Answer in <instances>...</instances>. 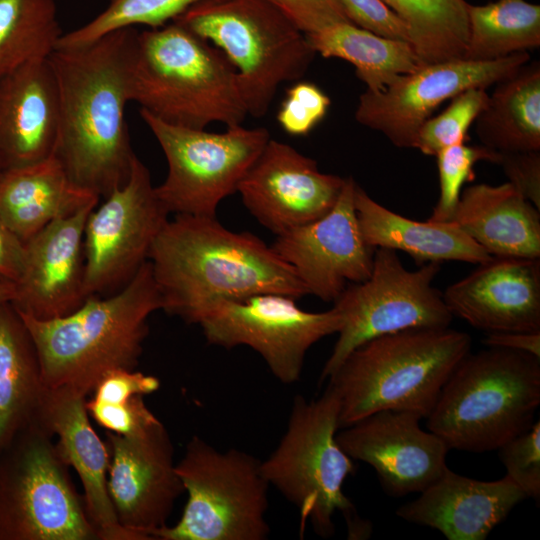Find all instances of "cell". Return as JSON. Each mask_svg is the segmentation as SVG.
<instances>
[{
  "instance_id": "obj_9",
  "label": "cell",
  "mask_w": 540,
  "mask_h": 540,
  "mask_svg": "<svg viewBox=\"0 0 540 540\" xmlns=\"http://www.w3.org/2000/svg\"><path fill=\"white\" fill-rule=\"evenodd\" d=\"M176 472L187 492L183 514L156 540H264L268 487L261 461L238 449L221 452L193 436Z\"/></svg>"
},
{
  "instance_id": "obj_28",
  "label": "cell",
  "mask_w": 540,
  "mask_h": 540,
  "mask_svg": "<svg viewBox=\"0 0 540 540\" xmlns=\"http://www.w3.org/2000/svg\"><path fill=\"white\" fill-rule=\"evenodd\" d=\"M47 388L22 316L11 302L0 303V453L21 432L41 425Z\"/></svg>"
},
{
  "instance_id": "obj_15",
  "label": "cell",
  "mask_w": 540,
  "mask_h": 540,
  "mask_svg": "<svg viewBox=\"0 0 540 540\" xmlns=\"http://www.w3.org/2000/svg\"><path fill=\"white\" fill-rule=\"evenodd\" d=\"M530 61L528 51L491 61L452 59L398 75L377 92L359 97L355 119L398 148H413L420 126L446 100L470 88H488Z\"/></svg>"
},
{
  "instance_id": "obj_14",
  "label": "cell",
  "mask_w": 540,
  "mask_h": 540,
  "mask_svg": "<svg viewBox=\"0 0 540 540\" xmlns=\"http://www.w3.org/2000/svg\"><path fill=\"white\" fill-rule=\"evenodd\" d=\"M103 199L91 210L84 227L87 297L107 296L128 284L148 261L170 214L137 156L127 181Z\"/></svg>"
},
{
  "instance_id": "obj_38",
  "label": "cell",
  "mask_w": 540,
  "mask_h": 540,
  "mask_svg": "<svg viewBox=\"0 0 540 540\" xmlns=\"http://www.w3.org/2000/svg\"><path fill=\"white\" fill-rule=\"evenodd\" d=\"M330 103V98L317 85L299 81L287 90L277 121L290 135H306L326 116Z\"/></svg>"
},
{
  "instance_id": "obj_23",
  "label": "cell",
  "mask_w": 540,
  "mask_h": 540,
  "mask_svg": "<svg viewBox=\"0 0 540 540\" xmlns=\"http://www.w3.org/2000/svg\"><path fill=\"white\" fill-rule=\"evenodd\" d=\"M59 96L48 58L28 62L0 78V167H23L54 154Z\"/></svg>"
},
{
  "instance_id": "obj_27",
  "label": "cell",
  "mask_w": 540,
  "mask_h": 540,
  "mask_svg": "<svg viewBox=\"0 0 540 540\" xmlns=\"http://www.w3.org/2000/svg\"><path fill=\"white\" fill-rule=\"evenodd\" d=\"M354 201L362 235L374 248L406 252L419 266L444 261L481 264L492 258L452 221L406 218L376 202L358 184Z\"/></svg>"
},
{
  "instance_id": "obj_46",
  "label": "cell",
  "mask_w": 540,
  "mask_h": 540,
  "mask_svg": "<svg viewBox=\"0 0 540 540\" xmlns=\"http://www.w3.org/2000/svg\"><path fill=\"white\" fill-rule=\"evenodd\" d=\"M15 284L0 283V303L12 302L15 296Z\"/></svg>"
},
{
  "instance_id": "obj_26",
  "label": "cell",
  "mask_w": 540,
  "mask_h": 540,
  "mask_svg": "<svg viewBox=\"0 0 540 540\" xmlns=\"http://www.w3.org/2000/svg\"><path fill=\"white\" fill-rule=\"evenodd\" d=\"M99 202L70 179L54 155L0 175V215L24 242L53 221Z\"/></svg>"
},
{
  "instance_id": "obj_16",
  "label": "cell",
  "mask_w": 540,
  "mask_h": 540,
  "mask_svg": "<svg viewBox=\"0 0 540 540\" xmlns=\"http://www.w3.org/2000/svg\"><path fill=\"white\" fill-rule=\"evenodd\" d=\"M105 442L108 493L116 518L136 540H151L167 525L176 500L185 492L169 433L157 418L130 435L106 431Z\"/></svg>"
},
{
  "instance_id": "obj_31",
  "label": "cell",
  "mask_w": 540,
  "mask_h": 540,
  "mask_svg": "<svg viewBox=\"0 0 540 540\" xmlns=\"http://www.w3.org/2000/svg\"><path fill=\"white\" fill-rule=\"evenodd\" d=\"M468 42L463 59L491 61L540 46V5L525 0L467 3Z\"/></svg>"
},
{
  "instance_id": "obj_25",
  "label": "cell",
  "mask_w": 540,
  "mask_h": 540,
  "mask_svg": "<svg viewBox=\"0 0 540 540\" xmlns=\"http://www.w3.org/2000/svg\"><path fill=\"white\" fill-rule=\"evenodd\" d=\"M452 222L491 256L540 258V209L508 182L465 188Z\"/></svg>"
},
{
  "instance_id": "obj_24",
  "label": "cell",
  "mask_w": 540,
  "mask_h": 540,
  "mask_svg": "<svg viewBox=\"0 0 540 540\" xmlns=\"http://www.w3.org/2000/svg\"><path fill=\"white\" fill-rule=\"evenodd\" d=\"M525 498L507 475L480 481L448 468L396 514L407 522L438 530L448 540H483Z\"/></svg>"
},
{
  "instance_id": "obj_21",
  "label": "cell",
  "mask_w": 540,
  "mask_h": 540,
  "mask_svg": "<svg viewBox=\"0 0 540 540\" xmlns=\"http://www.w3.org/2000/svg\"><path fill=\"white\" fill-rule=\"evenodd\" d=\"M443 294L452 316L495 332L540 331V258L495 257Z\"/></svg>"
},
{
  "instance_id": "obj_36",
  "label": "cell",
  "mask_w": 540,
  "mask_h": 540,
  "mask_svg": "<svg viewBox=\"0 0 540 540\" xmlns=\"http://www.w3.org/2000/svg\"><path fill=\"white\" fill-rule=\"evenodd\" d=\"M435 157L437 159L440 194L428 220L450 222L464 184L475 178V164L480 161L496 164L499 152L481 144L458 143L442 149Z\"/></svg>"
},
{
  "instance_id": "obj_42",
  "label": "cell",
  "mask_w": 540,
  "mask_h": 540,
  "mask_svg": "<svg viewBox=\"0 0 540 540\" xmlns=\"http://www.w3.org/2000/svg\"><path fill=\"white\" fill-rule=\"evenodd\" d=\"M496 164L508 183L540 209V151L499 152Z\"/></svg>"
},
{
  "instance_id": "obj_18",
  "label": "cell",
  "mask_w": 540,
  "mask_h": 540,
  "mask_svg": "<svg viewBox=\"0 0 540 540\" xmlns=\"http://www.w3.org/2000/svg\"><path fill=\"white\" fill-rule=\"evenodd\" d=\"M344 180L321 172L314 159L270 138L237 192L249 213L279 235L328 213Z\"/></svg>"
},
{
  "instance_id": "obj_22",
  "label": "cell",
  "mask_w": 540,
  "mask_h": 540,
  "mask_svg": "<svg viewBox=\"0 0 540 540\" xmlns=\"http://www.w3.org/2000/svg\"><path fill=\"white\" fill-rule=\"evenodd\" d=\"M41 425L55 436L62 457L77 472L98 539L136 540L116 518L107 485L109 452L91 425L86 395L66 386L48 387Z\"/></svg>"
},
{
  "instance_id": "obj_34",
  "label": "cell",
  "mask_w": 540,
  "mask_h": 540,
  "mask_svg": "<svg viewBox=\"0 0 540 540\" xmlns=\"http://www.w3.org/2000/svg\"><path fill=\"white\" fill-rule=\"evenodd\" d=\"M202 0H108L107 6L84 25L62 34L56 48L90 43L112 31L142 25L158 28L174 21Z\"/></svg>"
},
{
  "instance_id": "obj_2",
  "label": "cell",
  "mask_w": 540,
  "mask_h": 540,
  "mask_svg": "<svg viewBox=\"0 0 540 540\" xmlns=\"http://www.w3.org/2000/svg\"><path fill=\"white\" fill-rule=\"evenodd\" d=\"M148 261L162 310L190 324L223 300L309 295L271 246L252 233L227 229L216 216L175 215L157 236Z\"/></svg>"
},
{
  "instance_id": "obj_41",
  "label": "cell",
  "mask_w": 540,
  "mask_h": 540,
  "mask_svg": "<svg viewBox=\"0 0 540 540\" xmlns=\"http://www.w3.org/2000/svg\"><path fill=\"white\" fill-rule=\"evenodd\" d=\"M160 387L158 378L142 372L117 369L106 373L92 390L91 399L110 404H120L137 395L156 392Z\"/></svg>"
},
{
  "instance_id": "obj_1",
  "label": "cell",
  "mask_w": 540,
  "mask_h": 540,
  "mask_svg": "<svg viewBox=\"0 0 540 540\" xmlns=\"http://www.w3.org/2000/svg\"><path fill=\"white\" fill-rule=\"evenodd\" d=\"M138 30L122 28L48 57L59 96L54 156L70 179L100 199L123 185L135 154L125 107Z\"/></svg>"
},
{
  "instance_id": "obj_5",
  "label": "cell",
  "mask_w": 540,
  "mask_h": 540,
  "mask_svg": "<svg viewBox=\"0 0 540 540\" xmlns=\"http://www.w3.org/2000/svg\"><path fill=\"white\" fill-rule=\"evenodd\" d=\"M130 101L168 124L188 128L241 125L248 116L225 55L175 21L138 31Z\"/></svg>"
},
{
  "instance_id": "obj_20",
  "label": "cell",
  "mask_w": 540,
  "mask_h": 540,
  "mask_svg": "<svg viewBox=\"0 0 540 540\" xmlns=\"http://www.w3.org/2000/svg\"><path fill=\"white\" fill-rule=\"evenodd\" d=\"M97 205L53 221L24 242L23 270L11 302L18 312L49 320L86 301L84 227Z\"/></svg>"
},
{
  "instance_id": "obj_6",
  "label": "cell",
  "mask_w": 540,
  "mask_h": 540,
  "mask_svg": "<svg viewBox=\"0 0 540 540\" xmlns=\"http://www.w3.org/2000/svg\"><path fill=\"white\" fill-rule=\"evenodd\" d=\"M540 404V358L488 347L469 352L445 382L427 428L449 449L498 450L527 431Z\"/></svg>"
},
{
  "instance_id": "obj_10",
  "label": "cell",
  "mask_w": 540,
  "mask_h": 540,
  "mask_svg": "<svg viewBox=\"0 0 540 540\" xmlns=\"http://www.w3.org/2000/svg\"><path fill=\"white\" fill-rule=\"evenodd\" d=\"M55 436L41 425L0 453V540H96Z\"/></svg>"
},
{
  "instance_id": "obj_43",
  "label": "cell",
  "mask_w": 540,
  "mask_h": 540,
  "mask_svg": "<svg viewBox=\"0 0 540 540\" xmlns=\"http://www.w3.org/2000/svg\"><path fill=\"white\" fill-rule=\"evenodd\" d=\"M305 34L338 22H349L336 0H268Z\"/></svg>"
},
{
  "instance_id": "obj_17",
  "label": "cell",
  "mask_w": 540,
  "mask_h": 540,
  "mask_svg": "<svg viewBox=\"0 0 540 540\" xmlns=\"http://www.w3.org/2000/svg\"><path fill=\"white\" fill-rule=\"evenodd\" d=\"M353 177H347L332 209L321 218L276 235L271 248L308 294L334 302L352 283L366 280L375 249L364 239L355 209Z\"/></svg>"
},
{
  "instance_id": "obj_3",
  "label": "cell",
  "mask_w": 540,
  "mask_h": 540,
  "mask_svg": "<svg viewBox=\"0 0 540 540\" xmlns=\"http://www.w3.org/2000/svg\"><path fill=\"white\" fill-rule=\"evenodd\" d=\"M157 310H162V299L147 261L122 289L90 296L65 316L40 320L19 313L34 341L46 386H66L87 396L106 373L135 369L148 319Z\"/></svg>"
},
{
  "instance_id": "obj_32",
  "label": "cell",
  "mask_w": 540,
  "mask_h": 540,
  "mask_svg": "<svg viewBox=\"0 0 540 540\" xmlns=\"http://www.w3.org/2000/svg\"><path fill=\"white\" fill-rule=\"evenodd\" d=\"M407 24L421 65L463 58L466 0H383Z\"/></svg>"
},
{
  "instance_id": "obj_19",
  "label": "cell",
  "mask_w": 540,
  "mask_h": 540,
  "mask_svg": "<svg viewBox=\"0 0 540 540\" xmlns=\"http://www.w3.org/2000/svg\"><path fill=\"white\" fill-rule=\"evenodd\" d=\"M420 420L408 411L382 410L342 428L336 440L351 459L373 467L390 495L420 493L448 469L449 451Z\"/></svg>"
},
{
  "instance_id": "obj_44",
  "label": "cell",
  "mask_w": 540,
  "mask_h": 540,
  "mask_svg": "<svg viewBox=\"0 0 540 540\" xmlns=\"http://www.w3.org/2000/svg\"><path fill=\"white\" fill-rule=\"evenodd\" d=\"M25 244L0 215V283L16 284L22 274Z\"/></svg>"
},
{
  "instance_id": "obj_11",
  "label": "cell",
  "mask_w": 540,
  "mask_h": 540,
  "mask_svg": "<svg viewBox=\"0 0 540 540\" xmlns=\"http://www.w3.org/2000/svg\"><path fill=\"white\" fill-rule=\"evenodd\" d=\"M440 263L408 270L397 251L376 248L370 276L349 284L333 302L341 318L338 338L320 381L327 380L359 345L382 335L417 328L449 327L453 316L432 284Z\"/></svg>"
},
{
  "instance_id": "obj_40",
  "label": "cell",
  "mask_w": 540,
  "mask_h": 540,
  "mask_svg": "<svg viewBox=\"0 0 540 540\" xmlns=\"http://www.w3.org/2000/svg\"><path fill=\"white\" fill-rule=\"evenodd\" d=\"M89 416L106 431L119 435H130L140 431L157 417L143 401L142 395L134 396L120 404L86 400Z\"/></svg>"
},
{
  "instance_id": "obj_45",
  "label": "cell",
  "mask_w": 540,
  "mask_h": 540,
  "mask_svg": "<svg viewBox=\"0 0 540 540\" xmlns=\"http://www.w3.org/2000/svg\"><path fill=\"white\" fill-rule=\"evenodd\" d=\"M483 343L487 347L526 352L540 358V331L487 333Z\"/></svg>"
},
{
  "instance_id": "obj_39",
  "label": "cell",
  "mask_w": 540,
  "mask_h": 540,
  "mask_svg": "<svg viewBox=\"0 0 540 540\" xmlns=\"http://www.w3.org/2000/svg\"><path fill=\"white\" fill-rule=\"evenodd\" d=\"M355 26L378 36L409 42L410 30L383 0H336Z\"/></svg>"
},
{
  "instance_id": "obj_29",
  "label": "cell",
  "mask_w": 540,
  "mask_h": 540,
  "mask_svg": "<svg viewBox=\"0 0 540 540\" xmlns=\"http://www.w3.org/2000/svg\"><path fill=\"white\" fill-rule=\"evenodd\" d=\"M480 144L497 152L540 151V62L498 81L475 121Z\"/></svg>"
},
{
  "instance_id": "obj_37",
  "label": "cell",
  "mask_w": 540,
  "mask_h": 540,
  "mask_svg": "<svg viewBox=\"0 0 540 540\" xmlns=\"http://www.w3.org/2000/svg\"><path fill=\"white\" fill-rule=\"evenodd\" d=\"M507 476L526 498H540V422L498 448Z\"/></svg>"
},
{
  "instance_id": "obj_33",
  "label": "cell",
  "mask_w": 540,
  "mask_h": 540,
  "mask_svg": "<svg viewBox=\"0 0 540 540\" xmlns=\"http://www.w3.org/2000/svg\"><path fill=\"white\" fill-rule=\"evenodd\" d=\"M62 34L55 0H0V78L48 58Z\"/></svg>"
},
{
  "instance_id": "obj_12",
  "label": "cell",
  "mask_w": 540,
  "mask_h": 540,
  "mask_svg": "<svg viewBox=\"0 0 540 540\" xmlns=\"http://www.w3.org/2000/svg\"><path fill=\"white\" fill-rule=\"evenodd\" d=\"M140 116L165 155L167 176L155 191L174 215L215 217L270 139L263 127L241 124L215 133L168 124L144 109Z\"/></svg>"
},
{
  "instance_id": "obj_30",
  "label": "cell",
  "mask_w": 540,
  "mask_h": 540,
  "mask_svg": "<svg viewBox=\"0 0 540 540\" xmlns=\"http://www.w3.org/2000/svg\"><path fill=\"white\" fill-rule=\"evenodd\" d=\"M306 36L316 54L351 63L372 92L422 66L409 42L381 37L349 22L334 23Z\"/></svg>"
},
{
  "instance_id": "obj_35",
  "label": "cell",
  "mask_w": 540,
  "mask_h": 540,
  "mask_svg": "<svg viewBox=\"0 0 540 540\" xmlns=\"http://www.w3.org/2000/svg\"><path fill=\"white\" fill-rule=\"evenodd\" d=\"M486 88H470L450 99L448 107L418 129L413 148L428 156L469 140L468 130L488 103Z\"/></svg>"
},
{
  "instance_id": "obj_13",
  "label": "cell",
  "mask_w": 540,
  "mask_h": 540,
  "mask_svg": "<svg viewBox=\"0 0 540 540\" xmlns=\"http://www.w3.org/2000/svg\"><path fill=\"white\" fill-rule=\"evenodd\" d=\"M206 341L231 349L248 346L266 362L283 384L301 376L307 351L322 338L337 333V310L309 312L296 299L278 293H262L215 303L197 323Z\"/></svg>"
},
{
  "instance_id": "obj_4",
  "label": "cell",
  "mask_w": 540,
  "mask_h": 540,
  "mask_svg": "<svg viewBox=\"0 0 540 540\" xmlns=\"http://www.w3.org/2000/svg\"><path fill=\"white\" fill-rule=\"evenodd\" d=\"M471 345L468 333L449 327L408 329L359 345L327 379L339 397L340 429L382 410L427 418Z\"/></svg>"
},
{
  "instance_id": "obj_7",
  "label": "cell",
  "mask_w": 540,
  "mask_h": 540,
  "mask_svg": "<svg viewBox=\"0 0 540 540\" xmlns=\"http://www.w3.org/2000/svg\"><path fill=\"white\" fill-rule=\"evenodd\" d=\"M339 413V397L330 385L316 399L297 395L286 431L276 449L261 461V470L268 484L297 507L301 530L309 522L318 536L330 537L335 530L333 517L340 512L349 538L362 539L369 537L372 528L343 492L355 467L336 440Z\"/></svg>"
},
{
  "instance_id": "obj_8",
  "label": "cell",
  "mask_w": 540,
  "mask_h": 540,
  "mask_svg": "<svg viewBox=\"0 0 540 540\" xmlns=\"http://www.w3.org/2000/svg\"><path fill=\"white\" fill-rule=\"evenodd\" d=\"M174 21L225 55L255 118L267 113L282 83L306 74L316 55L306 34L268 0H202Z\"/></svg>"
},
{
  "instance_id": "obj_47",
  "label": "cell",
  "mask_w": 540,
  "mask_h": 540,
  "mask_svg": "<svg viewBox=\"0 0 540 540\" xmlns=\"http://www.w3.org/2000/svg\"><path fill=\"white\" fill-rule=\"evenodd\" d=\"M1 173H2V169H1V167H0V175H1Z\"/></svg>"
}]
</instances>
